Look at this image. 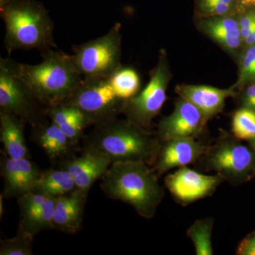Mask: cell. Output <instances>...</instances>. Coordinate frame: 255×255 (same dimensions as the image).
<instances>
[{
  "instance_id": "cell-29",
  "label": "cell",
  "mask_w": 255,
  "mask_h": 255,
  "mask_svg": "<svg viewBox=\"0 0 255 255\" xmlns=\"http://www.w3.org/2000/svg\"><path fill=\"white\" fill-rule=\"evenodd\" d=\"M242 40L245 39L255 28V10H250L238 20Z\"/></svg>"
},
{
  "instance_id": "cell-27",
  "label": "cell",
  "mask_w": 255,
  "mask_h": 255,
  "mask_svg": "<svg viewBox=\"0 0 255 255\" xmlns=\"http://www.w3.org/2000/svg\"><path fill=\"white\" fill-rule=\"evenodd\" d=\"M196 5L205 17L228 16L237 11L236 0H196Z\"/></svg>"
},
{
  "instance_id": "cell-35",
  "label": "cell",
  "mask_w": 255,
  "mask_h": 255,
  "mask_svg": "<svg viewBox=\"0 0 255 255\" xmlns=\"http://www.w3.org/2000/svg\"><path fill=\"white\" fill-rule=\"evenodd\" d=\"M248 142H249L250 145H251L252 148L254 150L255 153V137L251 139V140H248Z\"/></svg>"
},
{
  "instance_id": "cell-26",
  "label": "cell",
  "mask_w": 255,
  "mask_h": 255,
  "mask_svg": "<svg viewBox=\"0 0 255 255\" xmlns=\"http://www.w3.org/2000/svg\"><path fill=\"white\" fill-rule=\"evenodd\" d=\"M33 237L21 231H18L15 237L5 239L0 243L1 255H31Z\"/></svg>"
},
{
  "instance_id": "cell-31",
  "label": "cell",
  "mask_w": 255,
  "mask_h": 255,
  "mask_svg": "<svg viewBox=\"0 0 255 255\" xmlns=\"http://www.w3.org/2000/svg\"><path fill=\"white\" fill-rule=\"evenodd\" d=\"M243 107L255 111V83L252 84L242 96Z\"/></svg>"
},
{
  "instance_id": "cell-14",
  "label": "cell",
  "mask_w": 255,
  "mask_h": 255,
  "mask_svg": "<svg viewBox=\"0 0 255 255\" xmlns=\"http://www.w3.org/2000/svg\"><path fill=\"white\" fill-rule=\"evenodd\" d=\"M208 146L195 137H181L163 142L157 158L151 166L158 177L175 167H182L199 160Z\"/></svg>"
},
{
  "instance_id": "cell-21",
  "label": "cell",
  "mask_w": 255,
  "mask_h": 255,
  "mask_svg": "<svg viewBox=\"0 0 255 255\" xmlns=\"http://www.w3.org/2000/svg\"><path fill=\"white\" fill-rule=\"evenodd\" d=\"M202 21L203 30L219 44L229 50L239 48L243 40L239 21L228 16H211Z\"/></svg>"
},
{
  "instance_id": "cell-22",
  "label": "cell",
  "mask_w": 255,
  "mask_h": 255,
  "mask_svg": "<svg viewBox=\"0 0 255 255\" xmlns=\"http://www.w3.org/2000/svg\"><path fill=\"white\" fill-rule=\"evenodd\" d=\"M77 188L73 176L67 169H51L42 172L33 191L58 198L73 192Z\"/></svg>"
},
{
  "instance_id": "cell-28",
  "label": "cell",
  "mask_w": 255,
  "mask_h": 255,
  "mask_svg": "<svg viewBox=\"0 0 255 255\" xmlns=\"http://www.w3.org/2000/svg\"><path fill=\"white\" fill-rule=\"evenodd\" d=\"M255 58V44L247 46L242 55L240 63V73L237 83L234 85L235 88L244 86L248 83V78L253 62Z\"/></svg>"
},
{
  "instance_id": "cell-15",
  "label": "cell",
  "mask_w": 255,
  "mask_h": 255,
  "mask_svg": "<svg viewBox=\"0 0 255 255\" xmlns=\"http://www.w3.org/2000/svg\"><path fill=\"white\" fill-rule=\"evenodd\" d=\"M112 164L111 159L102 152L84 150L80 157L62 162L61 167L71 174L77 188L88 194L93 184L102 179Z\"/></svg>"
},
{
  "instance_id": "cell-1",
  "label": "cell",
  "mask_w": 255,
  "mask_h": 255,
  "mask_svg": "<svg viewBox=\"0 0 255 255\" xmlns=\"http://www.w3.org/2000/svg\"><path fill=\"white\" fill-rule=\"evenodd\" d=\"M83 150L97 151L116 162H144L153 165L162 147L157 135L127 120L115 119L95 126L84 135Z\"/></svg>"
},
{
  "instance_id": "cell-18",
  "label": "cell",
  "mask_w": 255,
  "mask_h": 255,
  "mask_svg": "<svg viewBox=\"0 0 255 255\" xmlns=\"http://www.w3.org/2000/svg\"><path fill=\"white\" fill-rule=\"evenodd\" d=\"M32 137L52 160L62 163L74 157L76 147L63 130L51 122L32 128Z\"/></svg>"
},
{
  "instance_id": "cell-8",
  "label": "cell",
  "mask_w": 255,
  "mask_h": 255,
  "mask_svg": "<svg viewBox=\"0 0 255 255\" xmlns=\"http://www.w3.org/2000/svg\"><path fill=\"white\" fill-rule=\"evenodd\" d=\"M121 24L104 36L73 47L72 61L83 78L110 76L122 67Z\"/></svg>"
},
{
  "instance_id": "cell-13",
  "label": "cell",
  "mask_w": 255,
  "mask_h": 255,
  "mask_svg": "<svg viewBox=\"0 0 255 255\" xmlns=\"http://www.w3.org/2000/svg\"><path fill=\"white\" fill-rule=\"evenodd\" d=\"M41 174L38 166L29 158H11L4 155L1 159L3 196L6 199H18L33 191Z\"/></svg>"
},
{
  "instance_id": "cell-24",
  "label": "cell",
  "mask_w": 255,
  "mask_h": 255,
  "mask_svg": "<svg viewBox=\"0 0 255 255\" xmlns=\"http://www.w3.org/2000/svg\"><path fill=\"white\" fill-rule=\"evenodd\" d=\"M214 226L213 218L199 219L191 225L188 229L187 236L194 243L197 255H212L211 234Z\"/></svg>"
},
{
  "instance_id": "cell-9",
  "label": "cell",
  "mask_w": 255,
  "mask_h": 255,
  "mask_svg": "<svg viewBox=\"0 0 255 255\" xmlns=\"http://www.w3.org/2000/svg\"><path fill=\"white\" fill-rule=\"evenodd\" d=\"M169 75L165 53L161 51L148 84L136 96L127 101L124 112L127 119L145 129L150 127L165 102Z\"/></svg>"
},
{
  "instance_id": "cell-10",
  "label": "cell",
  "mask_w": 255,
  "mask_h": 255,
  "mask_svg": "<svg viewBox=\"0 0 255 255\" xmlns=\"http://www.w3.org/2000/svg\"><path fill=\"white\" fill-rule=\"evenodd\" d=\"M224 181L219 174L206 175L184 166L167 175L164 184L178 203L187 206L211 195Z\"/></svg>"
},
{
  "instance_id": "cell-6",
  "label": "cell",
  "mask_w": 255,
  "mask_h": 255,
  "mask_svg": "<svg viewBox=\"0 0 255 255\" xmlns=\"http://www.w3.org/2000/svg\"><path fill=\"white\" fill-rule=\"evenodd\" d=\"M62 102L76 107L89 127H95L117 119L124 113L127 102L117 95L107 76L82 79L75 92Z\"/></svg>"
},
{
  "instance_id": "cell-5",
  "label": "cell",
  "mask_w": 255,
  "mask_h": 255,
  "mask_svg": "<svg viewBox=\"0 0 255 255\" xmlns=\"http://www.w3.org/2000/svg\"><path fill=\"white\" fill-rule=\"evenodd\" d=\"M0 112L14 114L31 128L48 122L46 106L18 76L9 58L0 59Z\"/></svg>"
},
{
  "instance_id": "cell-23",
  "label": "cell",
  "mask_w": 255,
  "mask_h": 255,
  "mask_svg": "<svg viewBox=\"0 0 255 255\" xmlns=\"http://www.w3.org/2000/svg\"><path fill=\"white\" fill-rule=\"evenodd\" d=\"M114 92L119 98L128 101L139 93L140 80L134 69L121 67L110 75Z\"/></svg>"
},
{
  "instance_id": "cell-3",
  "label": "cell",
  "mask_w": 255,
  "mask_h": 255,
  "mask_svg": "<svg viewBox=\"0 0 255 255\" xmlns=\"http://www.w3.org/2000/svg\"><path fill=\"white\" fill-rule=\"evenodd\" d=\"M158 178L145 162H116L102 177L100 187L107 197L129 204L141 217L150 219L164 196Z\"/></svg>"
},
{
  "instance_id": "cell-30",
  "label": "cell",
  "mask_w": 255,
  "mask_h": 255,
  "mask_svg": "<svg viewBox=\"0 0 255 255\" xmlns=\"http://www.w3.org/2000/svg\"><path fill=\"white\" fill-rule=\"evenodd\" d=\"M239 255H255V233L247 236L240 243L236 251Z\"/></svg>"
},
{
  "instance_id": "cell-34",
  "label": "cell",
  "mask_w": 255,
  "mask_h": 255,
  "mask_svg": "<svg viewBox=\"0 0 255 255\" xmlns=\"http://www.w3.org/2000/svg\"><path fill=\"white\" fill-rule=\"evenodd\" d=\"M255 81V58L253 62V66H252L251 73H250L249 78H248V83L251 82Z\"/></svg>"
},
{
  "instance_id": "cell-16",
  "label": "cell",
  "mask_w": 255,
  "mask_h": 255,
  "mask_svg": "<svg viewBox=\"0 0 255 255\" xmlns=\"http://www.w3.org/2000/svg\"><path fill=\"white\" fill-rule=\"evenodd\" d=\"M235 87L216 88L207 85H177L176 92L180 98L195 106L206 119H209L223 110L227 98L234 96Z\"/></svg>"
},
{
  "instance_id": "cell-20",
  "label": "cell",
  "mask_w": 255,
  "mask_h": 255,
  "mask_svg": "<svg viewBox=\"0 0 255 255\" xmlns=\"http://www.w3.org/2000/svg\"><path fill=\"white\" fill-rule=\"evenodd\" d=\"M26 124L14 114L0 112V139L6 157L29 158V151L24 137Z\"/></svg>"
},
{
  "instance_id": "cell-17",
  "label": "cell",
  "mask_w": 255,
  "mask_h": 255,
  "mask_svg": "<svg viewBox=\"0 0 255 255\" xmlns=\"http://www.w3.org/2000/svg\"><path fill=\"white\" fill-rule=\"evenodd\" d=\"M88 194L76 189L55 199L53 227L67 234H76L82 229Z\"/></svg>"
},
{
  "instance_id": "cell-12",
  "label": "cell",
  "mask_w": 255,
  "mask_h": 255,
  "mask_svg": "<svg viewBox=\"0 0 255 255\" xmlns=\"http://www.w3.org/2000/svg\"><path fill=\"white\" fill-rule=\"evenodd\" d=\"M207 121L195 106L181 98L173 112L159 122L157 137L162 144L172 139L196 137Z\"/></svg>"
},
{
  "instance_id": "cell-2",
  "label": "cell",
  "mask_w": 255,
  "mask_h": 255,
  "mask_svg": "<svg viewBox=\"0 0 255 255\" xmlns=\"http://www.w3.org/2000/svg\"><path fill=\"white\" fill-rule=\"evenodd\" d=\"M0 16L6 28L5 49L37 50L40 54L57 48L54 23L46 6L37 0H0Z\"/></svg>"
},
{
  "instance_id": "cell-4",
  "label": "cell",
  "mask_w": 255,
  "mask_h": 255,
  "mask_svg": "<svg viewBox=\"0 0 255 255\" xmlns=\"http://www.w3.org/2000/svg\"><path fill=\"white\" fill-rule=\"evenodd\" d=\"M41 63L28 65L14 61L16 73L31 87L46 107L68 99L81 82L82 77L70 55L52 49L41 55Z\"/></svg>"
},
{
  "instance_id": "cell-33",
  "label": "cell",
  "mask_w": 255,
  "mask_h": 255,
  "mask_svg": "<svg viewBox=\"0 0 255 255\" xmlns=\"http://www.w3.org/2000/svg\"><path fill=\"white\" fill-rule=\"evenodd\" d=\"M244 43H246V46H252L255 44V28L254 31L251 32L248 36L243 40Z\"/></svg>"
},
{
  "instance_id": "cell-32",
  "label": "cell",
  "mask_w": 255,
  "mask_h": 255,
  "mask_svg": "<svg viewBox=\"0 0 255 255\" xmlns=\"http://www.w3.org/2000/svg\"><path fill=\"white\" fill-rule=\"evenodd\" d=\"M236 1L237 11H242L252 6H255V0H236Z\"/></svg>"
},
{
  "instance_id": "cell-19",
  "label": "cell",
  "mask_w": 255,
  "mask_h": 255,
  "mask_svg": "<svg viewBox=\"0 0 255 255\" xmlns=\"http://www.w3.org/2000/svg\"><path fill=\"white\" fill-rule=\"evenodd\" d=\"M47 116L50 122L58 126L77 147L84 136L85 129L89 127L83 114L74 106L60 102L47 107Z\"/></svg>"
},
{
  "instance_id": "cell-7",
  "label": "cell",
  "mask_w": 255,
  "mask_h": 255,
  "mask_svg": "<svg viewBox=\"0 0 255 255\" xmlns=\"http://www.w3.org/2000/svg\"><path fill=\"white\" fill-rule=\"evenodd\" d=\"M239 139L224 135L207 150L199 161L206 171H214L231 184H240L255 174V153Z\"/></svg>"
},
{
  "instance_id": "cell-25",
  "label": "cell",
  "mask_w": 255,
  "mask_h": 255,
  "mask_svg": "<svg viewBox=\"0 0 255 255\" xmlns=\"http://www.w3.org/2000/svg\"><path fill=\"white\" fill-rule=\"evenodd\" d=\"M233 132L239 140H250L255 137V111L242 107L233 116Z\"/></svg>"
},
{
  "instance_id": "cell-11",
  "label": "cell",
  "mask_w": 255,
  "mask_h": 255,
  "mask_svg": "<svg viewBox=\"0 0 255 255\" xmlns=\"http://www.w3.org/2000/svg\"><path fill=\"white\" fill-rule=\"evenodd\" d=\"M55 199L33 191L18 197L21 217L18 231L34 238L42 231L54 230Z\"/></svg>"
}]
</instances>
